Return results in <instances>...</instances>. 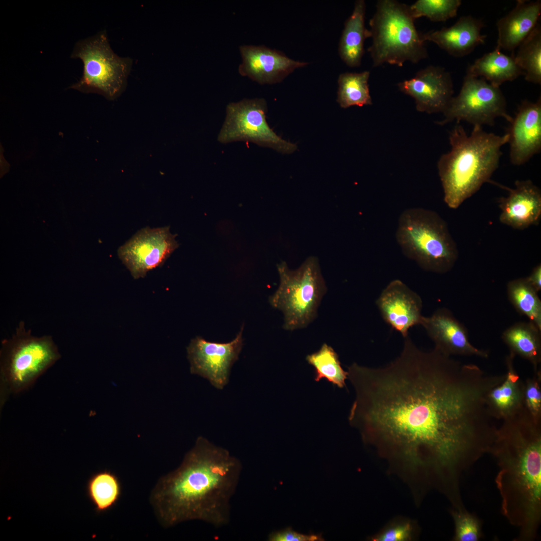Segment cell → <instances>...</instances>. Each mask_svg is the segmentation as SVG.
Segmentation results:
<instances>
[{"mask_svg": "<svg viewBox=\"0 0 541 541\" xmlns=\"http://www.w3.org/2000/svg\"><path fill=\"white\" fill-rule=\"evenodd\" d=\"M277 266L280 283L269 297V303L283 313L284 329L293 331L305 328L317 316L318 306L326 291L318 260L310 257L293 270L284 261Z\"/></svg>", "mask_w": 541, "mask_h": 541, "instance_id": "cell-8", "label": "cell"}, {"mask_svg": "<svg viewBox=\"0 0 541 541\" xmlns=\"http://www.w3.org/2000/svg\"><path fill=\"white\" fill-rule=\"evenodd\" d=\"M540 14V1L518 0L515 7L497 22L496 48L512 51L513 54L539 23Z\"/></svg>", "mask_w": 541, "mask_h": 541, "instance_id": "cell-21", "label": "cell"}, {"mask_svg": "<svg viewBox=\"0 0 541 541\" xmlns=\"http://www.w3.org/2000/svg\"><path fill=\"white\" fill-rule=\"evenodd\" d=\"M420 325L434 343V348L445 355L488 357L487 351L470 342L466 328L447 308H439L430 316H422Z\"/></svg>", "mask_w": 541, "mask_h": 541, "instance_id": "cell-16", "label": "cell"}, {"mask_svg": "<svg viewBox=\"0 0 541 541\" xmlns=\"http://www.w3.org/2000/svg\"><path fill=\"white\" fill-rule=\"evenodd\" d=\"M514 188L505 187L507 197L499 200L500 221L513 229L524 230L538 224L541 217V191L530 180H516Z\"/></svg>", "mask_w": 541, "mask_h": 541, "instance_id": "cell-19", "label": "cell"}, {"mask_svg": "<svg viewBox=\"0 0 541 541\" xmlns=\"http://www.w3.org/2000/svg\"><path fill=\"white\" fill-rule=\"evenodd\" d=\"M443 113L444 118L438 124L463 121L473 126H492L498 117L509 122L512 119L507 112L506 99L499 87L467 74L459 93L452 98Z\"/></svg>", "mask_w": 541, "mask_h": 541, "instance_id": "cell-11", "label": "cell"}, {"mask_svg": "<svg viewBox=\"0 0 541 541\" xmlns=\"http://www.w3.org/2000/svg\"><path fill=\"white\" fill-rule=\"evenodd\" d=\"M529 284L537 291L541 290V265H537L530 274L525 277Z\"/></svg>", "mask_w": 541, "mask_h": 541, "instance_id": "cell-36", "label": "cell"}, {"mask_svg": "<svg viewBox=\"0 0 541 541\" xmlns=\"http://www.w3.org/2000/svg\"><path fill=\"white\" fill-rule=\"evenodd\" d=\"M514 59L525 73V79L541 83V27L538 23L529 35L519 46Z\"/></svg>", "mask_w": 541, "mask_h": 541, "instance_id": "cell-30", "label": "cell"}, {"mask_svg": "<svg viewBox=\"0 0 541 541\" xmlns=\"http://www.w3.org/2000/svg\"><path fill=\"white\" fill-rule=\"evenodd\" d=\"M398 87L415 100L418 111L428 114L443 113L453 97L451 75L439 66H427L414 77L399 82Z\"/></svg>", "mask_w": 541, "mask_h": 541, "instance_id": "cell-14", "label": "cell"}, {"mask_svg": "<svg viewBox=\"0 0 541 541\" xmlns=\"http://www.w3.org/2000/svg\"><path fill=\"white\" fill-rule=\"evenodd\" d=\"M524 383L525 406L534 420L541 423V371L534 372V375L526 379Z\"/></svg>", "mask_w": 541, "mask_h": 541, "instance_id": "cell-33", "label": "cell"}, {"mask_svg": "<svg viewBox=\"0 0 541 541\" xmlns=\"http://www.w3.org/2000/svg\"><path fill=\"white\" fill-rule=\"evenodd\" d=\"M376 304L384 321L403 338L409 330L420 325L422 300L420 296L399 279L388 284Z\"/></svg>", "mask_w": 541, "mask_h": 541, "instance_id": "cell-15", "label": "cell"}, {"mask_svg": "<svg viewBox=\"0 0 541 541\" xmlns=\"http://www.w3.org/2000/svg\"><path fill=\"white\" fill-rule=\"evenodd\" d=\"M243 330V326L236 337L228 343L210 342L200 336L192 339L187 348L190 372L207 379L217 389H223L228 383L231 368L242 350Z\"/></svg>", "mask_w": 541, "mask_h": 541, "instance_id": "cell-13", "label": "cell"}, {"mask_svg": "<svg viewBox=\"0 0 541 541\" xmlns=\"http://www.w3.org/2000/svg\"><path fill=\"white\" fill-rule=\"evenodd\" d=\"M242 469L227 449L198 437L179 466L161 477L151 492L159 521L165 527L190 520L227 524Z\"/></svg>", "mask_w": 541, "mask_h": 541, "instance_id": "cell-2", "label": "cell"}, {"mask_svg": "<svg viewBox=\"0 0 541 541\" xmlns=\"http://www.w3.org/2000/svg\"><path fill=\"white\" fill-rule=\"evenodd\" d=\"M369 76L368 71L339 75L337 102L341 107H361L372 104L368 85Z\"/></svg>", "mask_w": 541, "mask_h": 541, "instance_id": "cell-27", "label": "cell"}, {"mask_svg": "<svg viewBox=\"0 0 541 541\" xmlns=\"http://www.w3.org/2000/svg\"><path fill=\"white\" fill-rule=\"evenodd\" d=\"M176 237L169 226L142 228L119 247L118 256L134 279L143 278L163 265L179 247Z\"/></svg>", "mask_w": 541, "mask_h": 541, "instance_id": "cell-12", "label": "cell"}, {"mask_svg": "<svg viewBox=\"0 0 541 541\" xmlns=\"http://www.w3.org/2000/svg\"><path fill=\"white\" fill-rule=\"evenodd\" d=\"M239 51L242 58L239 74L260 84L281 82L295 69L308 64L293 60L265 46L243 45L239 47Z\"/></svg>", "mask_w": 541, "mask_h": 541, "instance_id": "cell-18", "label": "cell"}, {"mask_svg": "<svg viewBox=\"0 0 541 541\" xmlns=\"http://www.w3.org/2000/svg\"><path fill=\"white\" fill-rule=\"evenodd\" d=\"M508 135L488 133L482 126H473L467 134L457 123L449 135L450 150L440 158L437 168L444 193V201L457 209L476 193L499 166L501 148Z\"/></svg>", "mask_w": 541, "mask_h": 541, "instance_id": "cell-4", "label": "cell"}, {"mask_svg": "<svg viewBox=\"0 0 541 541\" xmlns=\"http://www.w3.org/2000/svg\"><path fill=\"white\" fill-rule=\"evenodd\" d=\"M515 356L511 353L507 356L505 378L491 389L487 396L488 409L494 419L503 420L511 417L525 406L524 383L514 367Z\"/></svg>", "mask_w": 541, "mask_h": 541, "instance_id": "cell-22", "label": "cell"}, {"mask_svg": "<svg viewBox=\"0 0 541 541\" xmlns=\"http://www.w3.org/2000/svg\"><path fill=\"white\" fill-rule=\"evenodd\" d=\"M306 360L314 368L316 382L325 379L339 388L346 386L348 372L343 369L337 353L330 346L323 344L318 351L308 355Z\"/></svg>", "mask_w": 541, "mask_h": 541, "instance_id": "cell-28", "label": "cell"}, {"mask_svg": "<svg viewBox=\"0 0 541 541\" xmlns=\"http://www.w3.org/2000/svg\"><path fill=\"white\" fill-rule=\"evenodd\" d=\"M60 358L52 336H34L20 321L12 336L1 342V407L11 395L29 389Z\"/></svg>", "mask_w": 541, "mask_h": 541, "instance_id": "cell-7", "label": "cell"}, {"mask_svg": "<svg viewBox=\"0 0 541 541\" xmlns=\"http://www.w3.org/2000/svg\"><path fill=\"white\" fill-rule=\"evenodd\" d=\"M396 239L403 254L422 269L443 274L458 257L446 222L435 211L411 208L400 215Z\"/></svg>", "mask_w": 541, "mask_h": 541, "instance_id": "cell-5", "label": "cell"}, {"mask_svg": "<svg viewBox=\"0 0 541 541\" xmlns=\"http://www.w3.org/2000/svg\"><path fill=\"white\" fill-rule=\"evenodd\" d=\"M70 57L80 59L83 69L80 80L69 88L98 93L110 100L125 89L133 60L114 52L105 31L76 43Z\"/></svg>", "mask_w": 541, "mask_h": 541, "instance_id": "cell-9", "label": "cell"}, {"mask_svg": "<svg viewBox=\"0 0 541 541\" xmlns=\"http://www.w3.org/2000/svg\"><path fill=\"white\" fill-rule=\"evenodd\" d=\"M466 74L483 78L497 87L506 81H512L525 75L517 64L514 54L505 55L497 48L476 59L468 66Z\"/></svg>", "mask_w": 541, "mask_h": 541, "instance_id": "cell-24", "label": "cell"}, {"mask_svg": "<svg viewBox=\"0 0 541 541\" xmlns=\"http://www.w3.org/2000/svg\"><path fill=\"white\" fill-rule=\"evenodd\" d=\"M404 338L386 366L348 367L356 395L349 421L381 454L424 469L443 490L458 489L463 471L495 440L487 396L502 378Z\"/></svg>", "mask_w": 541, "mask_h": 541, "instance_id": "cell-1", "label": "cell"}, {"mask_svg": "<svg viewBox=\"0 0 541 541\" xmlns=\"http://www.w3.org/2000/svg\"><path fill=\"white\" fill-rule=\"evenodd\" d=\"M507 133L511 164L527 162L541 150V99L535 102L524 100L509 122Z\"/></svg>", "mask_w": 541, "mask_h": 541, "instance_id": "cell-17", "label": "cell"}, {"mask_svg": "<svg viewBox=\"0 0 541 541\" xmlns=\"http://www.w3.org/2000/svg\"><path fill=\"white\" fill-rule=\"evenodd\" d=\"M454 522L455 541H477L482 536L481 523L465 508L455 509L452 512Z\"/></svg>", "mask_w": 541, "mask_h": 541, "instance_id": "cell-32", "label": "cell"}, {"mask_svg": "<svg viewBox=\"0 0 541 541\" xmlns=\"http://www.w3.org/2000/svg\"><path fill=\"white\" fill-rule=\"evenodd\" d=\"M409 6L394 0H380L370 20L368 48L374 67L387 63L401 67L428 56L425 41L416 28Z\"/></svg>", "mask_w": 541, "mask_h": 541, "instance_id": "cell-6", "label": "cell"}, {"mask_svg": "<svg viewBox=\"0 0 541 541\" xmlns=\"http://www.w3.org/2000/svg\"><path fill=\"white\" fill-rule=\"evenodd\" d=\"M484 26L481 20L463 16L449 27L429 31L422 36L424 41L434 43L449 55L462 57L485 42L486 36L481 34Z\"/></svg>", "mask_w": 541, "mask_h": 541, "instance_id": "cell-20", "label": "cell"}, {"mask_svg": "<svg viewBox=\"0 0 541 541\" xmlns=\"http://www.w3.org/2000/svg\"><path fill=\"white\" fill-rule=\"evenodd\" d=\"M366 5L364 0L355 2L351 15L346 21L340 38L338 52L341 59L350 67L360 65L365 40L369 30L365 26Z\"/></svg>", "mask_w": 541, "mask_h": 541, "instance_id": "cell-23", "label": "cell"}, {"mask_svg": "<svg viewBox=\"0 0 541 541\" xmlns=\"http://www.w3.org/2000/svg\"><path fill=\"white\" fill-rule=\"evenodd\" d=\"M490 453L499 470L501 511L519 528L516 540H534L541 520V423L525 407L503 420Z\"/></svg>", "mask_w": 541, "mask_h": 541, "instance_id": "cell-3", "label": "cell"}, {"mask_svg": "<svg viewBox=\"0 0 541 541\" xmlns=\"http://www.w3.org/2000/svg\"><path fill=\"white\" fill-rule=\"evenodd\" d=\"M460 0H417L409 6L413 18L426 17L433 22H444L455 17Z\"/></svg>", "mask_w": 541, "mask_h": 541, "instance_id": "cell-31", "label": "cell"}, {"mask_svg": "<svg viewBox=\"0 0 541 541\" xmlns=\"http://www.w3.org/2000/svg\"><path fill=\"white\" fill-rule=\"evenodd\" d=\"M412 526L408 523L391 527L373 538L375 541H403L410 538Z\"/></svg>", "mask_w": 541, "mask_h": 541, "instance_id": "cell-34", "label": "cell"}, {"mask_svg": "<svg viewBox=\"0 0 541 541\" xmlns=\"http://www.w3.org/2000/svg\"><path fill=\"white\" fill-rule=\"evenodd\" d=\"M541 330L532 322H518L506 329L502 339L510 353L529 361L534 371L541 362Z\"/></svg>", "mask_w": 541, "mask_h": 541, "instance_id": "cell-25", "label": "cell"}, {"mask_svg": "<svg viewBox=\"0 0 541 541\" xmlns=\"http://www.w3.org/2000/svg\"><path fill=\"white\" fill-rule=\"evenodd\" d=\"M508 299L517 312L541 330V300L525 278L511 280L507 284Z\"/></svg>", "mask_w": 541, "mask_h": 541, "instance_id": "cell-29", "label": "cell"}, {"mask_svg": "<svg viewBox=\"0 0 541 541\" xmlns=\"http://www.w3.org/2000/svg\"><path fill=\"white\" fill-rule=\"evenodd\" d=\"M270 541H315L323 540L320 535L303 534L290 528L272 532L268 537Z\"/></svg>", "mask_w": 541, "mask_h": 541, "instance_id": "cell-35", "label": "cell"}, {"mask_svg": "<svg viewBox=\"0 0 541 541\" xmlns=\"http://www.w3.org/2000/svg\"><path fill=\"white\" fill-rule=\"evenodd\" d=\"M121 491L118 478L110 471L95 473L87 482L88 496L98 513L107 511L114 507L120 497Z\"/></svg>", "mask_w": 541, "mask_h": 541, "instance_id": "cell-26", "label": "cell"}, {"mask_svg": "<svg viewBox=\"0 0 541 541\" xmlns=\"http://www.w3.org/2000/svg\"><path fill=\"white\" fill-rule=\"evenodd\" d=\"M267 111V103L263 98L243 99L229 103L217 140L222 144L250 142L283 154L294 152L296 145L282 138L269 126Z\"/></svg>", "mask_w": 541, "mask_h": 541, "instance_id": "cell-10", "label": "cell"}]
</instances>
